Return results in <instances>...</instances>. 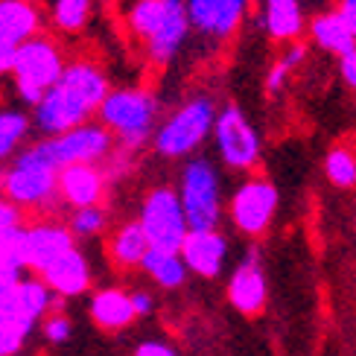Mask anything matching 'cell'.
I'll return each mask as SVG.
<instances>
[{"mask_svg": "<svg viewBox=\"0 0 356 356\" xmlns=\"http://www.w3.org/2000/svg\"><path fill=\"white\" fill-rule=\"evenodd\" d=\"M108 79L94 62L88 58H76L70 62L44 99L35 106L33 120L35 129L44 138H56L65 135V131L85 126L88 117L99 114V106L108 97Z\"/></svg>", "mask_w": 356, "mask_h": 356, "instance_id": "6da1fadb", "label": "cell"}, {"mask_svg": "<svg viewBox=\"0 0 356 356\" xmlns=\"http://www.w3.org/2000/svg\"><path fill=\"white\" fill-rule=\"evenodd\" d=\"M131 35L143 41V53L155 67H167L190 35L184 0H135L126 15Z\"/></svg>", "mask_w": 356, "mask_h": 356, "instance_id": "7a4b0ae2", "label": "cell"}, {"mask_svg": "<svg viewBox=\"0 0 356 356\" xmlns=\"http://www.w3.org/2000/svg\"><path fill=\"white\" fill-rule=\"evenodd\" d=\"M158 99L143 88H117L99 106V123L117 135L123 149H140L158 131Z\"/></svg>", "mask_w": 356, "mask_h": 356, "instance_id": "3957f363", "label": "cell"}, {"mask_svg": "<svg viewBox=\"0 0 356 356\" xmlns=\"http://www.w3.org/2000/svg\"><path fill=\"white\" fill-rule=\"evenodd\" d=\"M219 108L213 97H190L181 102L164 123H158L152 146L161 158H187L213 135Z\"/></svg>", "mask_w": 356, "mask_h": 356, "instance_id": "277c9868", "label": "cell"}, {"mask_svg": "<svg viewBox=\"0 0 356 356\" xmlns=\"http://www.w3.org/2000/svg\"><path fill=\"white\" fill-rule=\"evenodd\" d=\"M0 193L24 211H41L58 196V170L33 143L0 172Z\"/></svg>", "mask_w": 356, "mask_h": 356, "instance_id": "5b68a950", "label": "cell"}, {"mask_svg": "<svg viewBox=\"0 0 356 356\" xmlns=\"http://www.w3.org/2000/svg\"><path fill=\"white\" fill-rule=\"evenodd\" d=\"M65 67H67L65 56L53 38L47 35L29 38L26 44L18 47V58H15V67H12L15 91H18L24 102H29L35 108L44 99V94L62 79Z\"/></svg>", "mask_w": 356, "mask_h": 356, "instance_id": "8992f818", "label": "cell"}, {"mask_svg": "<svg viewBox=\"0 0 356 356\" xmlns=\"http://www.w3.org/2000/svg\"><path fill=\"white\" fill-rule=\"evenodd\" d=\"M190 231H216L222 219V178L207 158H190L178 178Z\"/></svg>", "mask_w": 356, "mask_h": 356, "instance_id": "52a82bcc", "label": "cell"}, {"mask_svg": "<svg viewBox=\"0 0 356 356\" xmlns=\"http://www.w3.org/2000/svg\"><path fill=\"white\" fill-rule=\"evenodd\" d=\"M213 146L222 164L236 172L254 170L263 155V140L257 135V129L248 123L245 111L240 106H234V102L219 108L216 126H213Z\"/></svg>", "mask_w": 356, "mask_h": 356, "instance_id": "ba28073f", "label": "cell"}, {"mask_svg": "<svg viewBox=\"0 0 356 356\" xmlns=\"http://www.w3.org/2000/svg\"><path fill=\"white\" fill-rule=\"evenodd\" d=\"M140 225L149 236V245L161 251H181L190 222L184 213V204L178 190L172 187H155L146 193V199L140 204Z\"/></svg>", "mask_w": 356, "mask_h": 356, "instance_id": "9c48e42d", "label": "cell"}, {"mask_svg": "<svg viewBox=\"0 0 356 356\" xmlns=\"http://www.w3.org/2000/svg\"><path fill=\"white\" fill-rule=\"evenodd\" d=\"M38 149L56 170H67L79 164L99 167V161H106L114 149V135L102 123H85L65 131V135L38 140Z\"/></svg>", "mask_w": 356, "mask_h": 356, "instance_id": "30bf717a", "label": "cell"}, {"mask_svg": "<svg viewBox=\"0 0 356 356\" xmlns=\"http://www.w3.org/2000/svg\"><path fill=\"white\" fill-rule=\"evenodd\" d=\"M277 202H280L277 187L269 178L251 175L234 190V196L228 202V219L240 234L263 236L277 213Z\"/></svg>", "mask_w": 356, "mask_h": 356, "instance_id": "8fae6325", "label": "cell"}, {"mask_svg": "<svg viewBox=\"0 0 356 356\" xmlns=\"http://www.w3.org/2000/svg\"><path fill=\"white\" fill-rule=\"evenodd\" d=\"M53 298V289L41 277H24L21 284L0 292V327H9L26 339L47 316V309L56 307Z\"/></svg>", "mask_w": 356, "mask_h": 356, "instance_id": "7c38bea8", "label": "cell"}, {"mask_svg": "<svg viewBox=\"0 0 356 356\" xmlns=\"http://www.w3.org/2000/svg\"><path fill=\"white\" fill-rule=\"evenodd\" d=\"M228 301L236 313L243 316H260L266 301H269V280H266L260 251L248 248L240 266L228 277Z\"/></svg>", "mask_w": 356, "mask_h": 356, "instance_id": "4fadbf2b", "label": "cell"}, {"mask_svg": "<svg viewBox=\"0 0 356 356\" xmlns=\"http://www.w3.org/2000/svg\"><path fill=\"white\" fill-rule=\"evenodd\" d=\"M73 231L62 222H35L26 228V266L35 275L47 272L50 266L73 251Z\"/></svg>", "mask_w": 356, "mask_h": 356, "instance_id": "5bb4252c", "label": "cell"}, {"mask_svg": "<svg viewBox=\"0 0 356 356\" xmlns=\"http://www.w3.org/2000/svg\"><path fill=\"white\" fill-rule=\"evenodd\" d=\"M178 254H181V260L187 263V269L193 275L213 280L222 275V269H225L228 240L219 228L216 231H190Z\"/></svg>", "mask_w": 356, "mask_h": 356, "instance_id": "9a60e30c", "label": "cell"}, {"mask_svg": "<svg viewBox=\"0 0 356 356\" xmlns=\"http://www.w3.org/2000/svg\"><path fill=\"white\" fill-rule=\"evenodd\" d=\"M106 196V172L97 164H79L58 170V199L73 211L82 207H99Z\"/></svg>", "mask_w": 356, "mask_h": 356, "instance_id": "2e32d148", "label": "cell"}, {"mask_svg": "<svg viewBox=\"0 0 356 356\" xmlns=\"http://www.w3.org/2000/svg\"><path fill=\"white\" fill-rule=\"evenodd\" d=\"M88 313H91V321L97 324V327L106 330V333L126 330L129 324L138 318L135 301H131V292L117 289V286L94 292L91 295V304H88Z\"/></svg>", "mask_w": 356, "mask_h": 356, "instance_id": "e0dca14e", "label": "cell"}, {"mask_svg": "<svg viewBox=\"0 0 356 356\" xmlns=\"http://www.w3.org/2000/svg\"><path fill=\"white\" fill-rule=\"evenodd\" d=\"M38 277L58 298H76V295L88 292V286H91V269H88V260L79 248H73L65 257H58L50 269L41 272Z\"/></svg>", "mask_w": 356, "mask_h": 356, "instance_id": "ac0fdd59", "label": "cell"}, {"mask_svg": "<svg viewBox=\"0 0 356 356\" xmlns=\"http://www.w3.org/2000/svg\"><path fill=\"white\" fill-rule=\"evenodd\" d=\"M260 24L272 41H298L304 33L301 0H263Z\"/></svg>", "mask_w": 356, "mask_h": 356, "instance_id": "d6986e66", "label": "cell"}, {"mask_svg": "<svg viewBox=\"0 0 356 356\" xmlns=\"http://www.w3.org/2000/svg\"><path fill=\"white\" fill-rule=\"evenodd\" d=\"M41 12L29 0H0V38L21 47L38 35Z\"/></svg>", "mask_w": 356, "mask_h": 356, "instance_id": "ffe728a7", "label": "cell"}, {"mask_svg": "<svg viewBox=\"0 0 356 356\" xmlns=\"http://www.w3.org/2000/svg\"><path fill=\"white\" fill-rule=\"evenodd\" d=\"M307 29H309V38H313L316 47L336 56V58H342L350 50H356V35L350 33V26L345 24V18L336 9L316 15Z\"/></svg>", "mask_w": 356, "mask_h": 356, "instance_id": "44dd1931", "label": "cell"}, {"mask_svg": "<svg viewBox=\"0 0 356 356\" xmlns=\"http://www.w3.org/2000/svg\"><path fill=\"white\" fill-rule=\"evenodd\" d=\"M149 248V236H146L140 219H135L114 231V236L108 240V257L120 269H135V266H143Z\"/></svg>", "mask_w": 356, "mask_h": 356, "instance_id": "7402d4cb", "label": "cell"}, {"mask_svg": "<svg viewBox=\"0 0 356 356\" xmlns=\"http://www.w3.org/2000/svg\"><path fill=\"white\" fill-rule=\"evenodd\" d=\"M140 269L149 275L161 289H181L187 284V263L181 260L178 251H161V248H149Z\"/></svg>", "mask_w": 356, "mask_h": 356, "instance_id": "603a6c76", "label": "cell"}, {"mask_svg": "<svg viewBox=\"0 0 356 356\" xmlns=\"http://www.w3.org/2000/svg\"><path fill=\"white\" fill-rule=\"evenodd\" d=\"M324 175L339 190L356 187V149L350 143H336L333 149L324 155Z\"/></svg>", "mask_w": 356, "mask_h": 356, "instance_id": "cb8c5ba5", "label": "cell"}, {"mask_svg": "<svg viewBox=\"0 0 356 356\" xmlns=\"http://www.w3.org/2000/svg\"><path fill=\"white\" fill-rule=\"evenodd\" d=\"M304 62H307V47H304V44H301V41L289 44V50L280 56V58H275L272 67H269V73H266V94H269V97H280V94H284L289 76H292V73L298 70Z\"/></svg>", "mask_w": 356, "mask_h": 356, "instance_id": "d4e9b609", "label": "cell"}, {"mask_svg": "<svg viewBox=\"0 0 356 356\" xmlns=\"http://www.w3.org/2000/svg\"><path fill=\"white\" fill-rule=\"evenodd\" d=\"M26 135H29V117L24 111H15V108L0 111V161H9L18 152Z\"/></svg>", "mask_w": 356, "mask_h": 356, "instance_id": "484cf974", "label": "cell"}, {"mask_svg": "<svg viewBox=\"0 0 356 356\" xmlns=\"http://www.w3.org/2000/svg\"><path fill=\"white\" fill-rule=\"evenodd\" d=\"M91 18V0H56L53 3V24L62 33H79Z\"/></svg>", "mask_w": 356, "mask_h": 356, "instance_id": "4316f807", "label": "cell"}, {"mask_svg": "<svg viewBox=\"0 0 356 356\" xmlns=\"http://www.w3.org/2000/svg\"><path fill=\"white\" fill-rule=\"evenodd\" d=\"M0 266H9L15 272L29 269L26 266V228H9L0 231Z\"/></svg>", "mask_w": 356, "mask_h": 356, "instance_id": "83f0119b", "label": "cell"}, {"mask_svg": "<svg viewBox=\"0 0 356 356\" xmlns=\"http://www.w3.org/2000/svg\"><path fill=\"white\" fill-rule=\"evenodd\" d=\"M184 3H187V15H190V26L202 35L216 38L219 15H222L219 0H184Z\"/></svg>", "mask_w": 356, "mask_h": 356, "instance_id": "f1b7e54d", "label": "cell"}, {"mask_svg": "<svg viewBox=\"0 0 356 356\" xmlns=\"http://www.w3.org/2000/svg\"><path fill=\"white\" fill-rule=\"evenodd\" d=\"M67 228L73 231V236H97L106 228V211L102 207H82V211H73Z\"/></svg>", "mask_w": 356, "mask_h": 356, "instance_id": "f546056e", "label": "cell"}, {"mask_svg": "<svg viewBox=\"0 0 356 356\" xmlns=\"http://www.w3.org/2000/svg\"><path fill=\"white\" fill-rule=\"evenodd\" d=\"M219 6H222V15H219L216 38L225 41V38H231L236 33V29H240V24L245 18V9H248V0H219Z\"/></svg>", "mask_w": 356, "mask_h": 356, "instance_id": "4dcf8cb0", "label": "cell"}, {"mask_svg": "<svg viewBox=\"0 0 356 356\" xmlns=\"http://www.w3.org/2000/svg\"><path fill=\"white\" fill-rule=\"evenodd\" d=\"M70 330H73V324H70V318L62 313V309H53V313H47L44 321H41V333H44V339H47L50 345L67 342Z\"/></svg>", "mask_w": 356, "mask_h": 356, "instance_id": "1f68e13d", "label": "cell"}, {"mask_svg": "<svg viewBox=\"0 0 356 356\" xmlns=\"http://www.w3.org/2000/svg\"><path fill=\"white\" fill-rule=\"evenodd\" d=\"M18 225H21V207L0 193V231H9Z\"/></svg>", "mask_w": 356, "mask_h": 356, "instance_id": "d6a6232c", "label": "cell"}, {"mask_svg": "<svg viewBox=\"0 0 356 356\" xmlns=\"http://www.w3.org/2000/svg\"><path fill=\"white\" fill-rule=\"evenodd\" d=\"M24 345V336L9 327H0V356H15Z\"/></svg>", "mask_w": 356, "mask_h": 356, "instance_id": "836d02e7", "label": "cell"}, {"mask_svg": "<svg viewBox=\"0 0 356 356\" xmlns=\"http://www.w3.org/2000/svg\"><path fill=\"white\" fill-rule=\"evenodd\" d=\"M135 356H178L172 345L158 342V339H149V342H140L135 348Z\"/></svg>", "mask_w": 356, "mask_h": 356, "instance_id": "e575fe53", "label": "cell"}, {"mask_svg": "<svg viewBox=\"0 0 356 356\" xmlns=\"http://www.w3.org/2000/svg\"><path fill=\"white\" fill-rule=\"evenodd\" d=\"M339 76H342V82L350 88V91H356V50H350L348 56L339 58Z\"/></svg>", "mask_w": 356, "mask_h": 356, "instance_id": "d590c367", "label": "cell"}, {"mask_svg": "<svg viewBox=\"0 0 356 356\" xmlns=\"http://www.w3.org/2000/svg\"><path fill=\"white\" fill-rule=\"evenodd\" d=\"M15 58H18V47L9 41L0 38V76H12V67H15Z\"/></svg>", "mask_w": 356, "mask_h": 356, "instance_id": "8d00e7d4", "label": "cell"}, {"mask_svg": "<svg viewBox=\"0 0 356 356\" xmlns=\"http://www.w3.org/2000/svg\"><path fill=\"white\" fill-rule=\"evenodd\" d=\"M131 301H135V313H138V316H149V313H152V307H155L152 295L146 292V289L131 292Z\"/></svg>", "mask_w": 356, "mask_h": 356, "instance_id": "74e56055", "label": "cell"}, {"mask_svg": "<svg viewBox=\"0 0 356 356\" xmlns=\"http://www.w3.org/2000/svg\"><path fill=\"white\" fill-rule=\"evenodd\" d=\"M336 12L342 15V18H345V24L350 26V33L356 35V0H339Z\"/></svg>", "mask_w": 356, "mask_h": 356, "instance_id": "f35d334b", "label": "cell"}]
</instances>
